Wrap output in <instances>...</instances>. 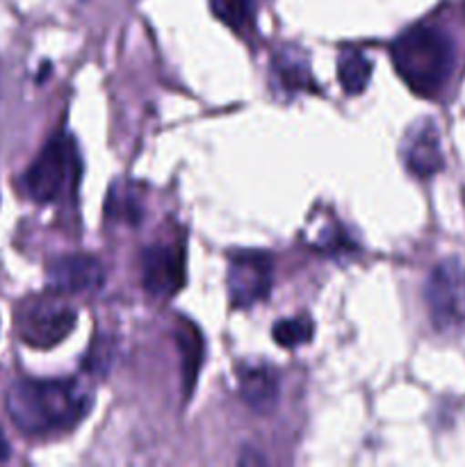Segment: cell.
Segmentation results:
<instances>
[{"mask_svg": "<svg viewBox=\"0 0 465 467\" xmlns=\"http://www.w3.org/2000/svg\"><path fill=\"white\" fill-rule=\"evenodd\" d=\"M274 71H276L278 82H281L287 94L310 89L315 85L313 76H310L308 59L292 48H285L281 55H276V59H274Z\"/></svg>", "mask_w": 465, "mask_h": 467, "instance_id": "cell-11", "label": "cell"}, {"mask_svg": "<svg viewBox=\"0 0 465 467\" xmlns=\"http://www.w3.org/2000/svg\"><path fill=\"white\" fill-rule=\"evenodd\" d=\"M240 377L242 400L255 410L264 415L276 406L278 401V374L269 365H244L237 369Z\"/></svg>", "mask_w": 465, "mask_h": 467, "instance_id": "cell-10", "label": "cell"}, {"mask_svg": "<svg viewBox=\"0 0 465 467\" xmlns=\"http://www.w3.org/2000/svg\"><path fill=\"white\" fill-rule=\"evenodd\" d=\"M46 281L57 295H91L103 290L105 269L94 255L71 254L50 260Z\"/></svg>", "mask_w": 465, "mask_h": 467, "instance_id": "cell-8", "label": "cell"}, {"mask_svg": "<svg viewBox=\"0 0 465 467\" xmlns=\"http://www.w3.org/2000/svg\"><path fill=\"white\" fill-rule=\"evenodd\" d=\"M424 299L438 331L465 328V265L456 258L438 263L429 274Z\"/></svg>", "mask_w": 465, "mask_h": 467, "instance_id": "cell-3", "label": "cell"}, {"mask_svg": "<svg viewBox=\"0 0 465 467\" xmlns=\"http://www.w3.org/2000/svg\"><path fill=\"white\" fill-rule=\"evenodd\" d=\"M274 265L267 254L242 251L228 265V299L232 308H251L272 295Z\"/></svg>", "mask_w": 465, "mask_h": 467, "instance_id": "cell-5", "label": "cell"}, {"mask_svg": "<svg viewBox=\"0 0 465 467\" xmlns=\"http://www.w3.org/2000/svg\"><path fill=\"white\" fill-rule=\"evenodd\" d=\"M9 456H12V447H9L7 438H5L3 429H0V463L9 461Z\"/></svg>", "mask_w": 465, "mask_h": 467, "instance_id": "cell-17", "label": "cell"}, {"mask_svg": "<svg viewBox=\"0 0 465 467\" xmlns=\"http://www.w3.org/2000/svg\"><path fill=\"white\" fill-rule=\"evenodd\" d=\"M369 78H372V62L365 57V53L356 48L342 50L337 59V80L342 89L351 96L363 94L369 85Z\"/></svg>", "mask_w": 465, "mask_h": 467, "instance_id": "cell-13", "label": "cell"}, {"mask_svg": "<svg viewBox=\"0 0 465 467\" xmlns=\"http://www.w3.org/2000/svg\"><path fill=\"white\" fill-rule=\"evenodd\" d=\"M178 347L182 354V374H185V392L190 397L191 388H194L196 377H199L201 363H203V337L201 331L191 322L182 319L181 328L176 333Z\"/></svg>", "mask_w": 465, "mask_h": 467, "instance_id": "cell-12", "label": "cell"}, {"mask_svg": "<svg viewBox=\"0 0 465 467\" xmlns=\"http://www.w3.org/2000/svg\"><path fill=\"white\" fill-rule=\"evenodd\" d=\"M463 7H465V3H463Z\"/></svg>", "mask_w": 465, "mask_h": 467, "instance_id": "cell-18", "label": "cell"}, {"mask_svg": "<svg viewBox=\"0 0 465 467\" xmlns=\"http://www.w3.org/2000/svg\"><path fill=\"white\" fill-rule=\"evenodd\" d=\"M78 313L57 301H39L26 310L21 319V337L35 349H50L76 328Z\"/></svg>", "mask_w": 465, "mask_h": 467, "instance_id": "cell-7", "label": "cell"}, {"mask_svg": "<svg viewBox=\"0 0 465 467\" xmlns=\"http://www.w3.org/2000/svg\"><path fill=\"white\" fill-rule=\"evenodd\" d=\"M78 150L71 137L59 135L46 144L35 162L26 171V190L36 203L57 199L73 176H78Z\"/></svg>", "mask_w": 465, "mask_h": 467, "instance_id": "cell-4", "label": "cell"}, {"mask_svg": "<svg viewBox=\"0 0 465 467\" xmlns=\"http://www.w3.org/2000/svg\"><path fill=\"white\" fill-rule=\"evenodd\" d=\"M390 57L408 89L431 99L454 71V41L438 27L415 26L392 41Z\"/></svg>", "mask_w": 465, "mask_h": 467, "instance_id": "cell-2", "label": "cell"}, {"mask_svg": "<svg viewBox=\"0 0 465 467\" xmlns=\"http://www.w3.org/2000/svg\"><path fill=\"white\" fill-rule=\"evenodd\" d=\"M404 162L418 178H431L445 167L440 149V135L429 119L413 126L404 141Z\"/></svg>", "mask_w": 465, "mask_h": 467, "instance_id": "cell-9", "label": "cell"}, {"mask_svg": "<svg viewBox=\"0 0 465 467\" xmlns=\"http://www.w3.org/2000/svg\"><path fill=\"white\" fill-rule=\"evenodd\" d=\"M112 342L109 340H96L89 354L85 356V369L91 374H108L109 365H112Z\"/></svg>", "mask_w": 465, "mask_h": 467, "instance_id": "cell-16", "label": "cell"}, {"mask_svg": "<svg viewBox=\"0 0 465 467\" xmlns=\"http://www.w3.org/2000/svg\"><path fill=\"white\" fill-rule=\"evenodd\" d=\"M315 324L308 315H296V317L278 319L272 328V336L278 347L283 349H296L301 345H308L313 340Z\"/></svg>", "mask_w": 465, "mask_h": 467, "instance_id": "cell-14", "label": "cell"}, {"mask_svg": "<svg viewBox=\"0 0 465 467\" xmlns=\"http://www.w3.org/2000/svg\"><path fill=\"white\" fill-rule=\"evenodd\" d=\"M185 244H153L141 255V283L155 299H169L185 285Z\"/></svg>", "mask_w": 465, "mask_h": 467, "instance_id": "cell-6", "label": "cell"}, {"mask_svg": "<svg viewBox=\"0 0 465 467\" xmlns=\"http://www.w3.org/2000/svg\"><path fill=\"white\" fill-rule=\"evenodd\" d=\"M91 406L89 388L67 379H21L5 395L9 418L27 436L68 431L89 415Z\"/></svg>", "mask_w": 465, "mask_h": 467, "instance_id": "cell-1", "label": "cell"}, {"mask_svg": "<svg viewBox=\"0 0 465 467\" xmlns=\"http://www.w3.org/2000/svg\"><path fill=\"white\" fill-rule=\"evenodd\" d=\"M212 14L232 30L249 26L253 16V0H210Z\"/></svg>", "mask_w": 465, "mask_h": 467, "instance_id": "cell-15", "label": "cell"}]
</instances>
